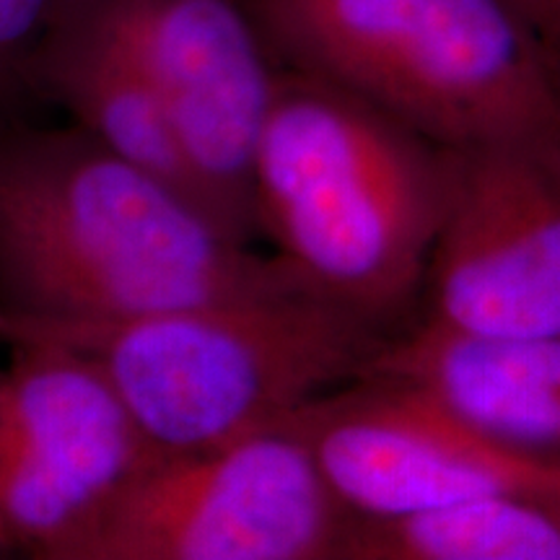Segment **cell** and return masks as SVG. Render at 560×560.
<instances>
[{"label":"cell","mask_w":560,"mask_h":560,"mask_svg":"<svg viewBox=\"0 0 560 560\" xmlns=\"http://www.w3.org/2000/svg\"><path fill=\"white\" fill-rule=\"evenodd\" d=\"M9 330H11V319L5 317L3 310H0V342L5 340V335H9Z\"/></svg>","instance_id":"obj_15"},{"label":"cell","mask_w":560,"mask_h":560,"mask_svg":"<svg viewBox=\"0 0 560 560\" xmlns=\"http://www.w3.org/2000/svg\"><path fill=\"white\" fill-rule=\"evenodd\" d=\"M418 319L486 338L560 335V138L454 151Z\"/></svg>","instance_id":"obj_8"},{"label":"cell","mask_w":560,"mask_h":560,"mask_svg":"<svg viewBox=\"0 0 560 560\" xmlns=\"http://www.w3.org/2000/svg\"><path fill=\"white\" fill-rule=\"evenodd\" d=\"M353 522L304 439L278 425L153 457L60 560H342Z\"/></svg>","instance_id":"obj_5"},{"label":"cell","mask_w":560,"mask_h":560,"mask_svg":"<svg viewBox=\"0 0 560 560\" xmlns=\"http://www.w3.org/2000/svg\"><path fill=\"white\" fill-rule=\"evenodd\" d=\"M342 560H560V490H509L387 520L355 516Z\"/></svg>","instance_id":"obj_12"},{"label":"cell","mask_w":560,"mask_h":560,"mask_svg":"<svg viewBox=\"0 0 560 560\" xmlns=\"http://www.w3.org/2000/svg\"><path fill=\"white\" fill-rule=\"evenodd\" d=\"M32 91L34 100L58 104L75 128L86 130L117 156L190 195L213 213L156 89L115 39L60 3L34 55Z\"/></svg>","instance_id":"obj_11"},{"label":"cell","mask_w":560,"mask_h":560,"mask_svg":"<svg viewBox=\"0 0 560 560\" xmlns=\"http://www.w3.org/2000/svg\"><path fill=\"white\" fill-rule=\"evenodd\" d=\"M278 68L452 151L560 138V83L511 0H247Z\"/></svg>","instance_id":"obj_4"},{"label":"cell","mask_w":560,"mask_h":560,"mask_svg":"<svg viewBox=\"0 0 560 560\" xmlns=\"http://www.w3.org/2000/svg\"><path fill=\"white\" fill-rule=\"evenodd\" d=\"M511 5L527 21L560 83V0H511Z\"/></svg>","instance_id":"obj_14"},{"label":"cell","mask_w":560,"mask_h":560,"mask_svg":"<svg viewBox=\"0 0 560 560\" xmlns=\"http://www.w3.org/2000/svg\"><path fill=\"white\" fill-rule=\"evenodd\" d=\"M369 374L416 384L503 444L560 459V335L486 338L416 319Z\"/></svg>","instance_id":"obj_10"},{"label":"cell","mask_w":560,"mask_h":560,"mask_svg":"<svg viewBox=\"0 0 560 560\" xmlns=\"http://www.w3.org/2000/svg\"><path fill=\"white\" fill-rule=\"evenodd\" d=\"M9 346L0 366V558L60 560L159 454L89 355L47 338Z\"/></svg>","instance_id":"obj_6"},{"label":"cell","mask_w":560,"mask_h":560,"mask_svg":"<svg viewBox=\"0 0 560 560\" xmlns=\"http://www.w3.org/2000/svg\"><path fill=\"white\" fill-rule=\"evenodd\" d=\"M312 291L210 210L86 130L0 125V310L21 327L107 325ZM317 293V291H314Z\"/></svg>","instance_id":"obj_1"},{"label":"cell","mask_w":560,"mask_h":560,"mask_svg":"<svg viewBox=\"0 0 560 560\" xmlns=\"http://www.w3.org/2000/svg\"><path fill=\"white\" fill-rule=\"evenodd\" d=\"M128 52L170 109L210 208L242 242L260 236L255 151L278 83L247 0H60Z\"/></svg>","instance_id":"obj_7"},{"label":"cell","mask_w":560,"mask_h":560,"mask_svg":"<svg viewBox=\"0 0 560 560\" xmlns=\"http://www.w3.org/2000/svg\"><path fill=\"white\" fill-rule=\"evenodd\" d=\"M19 338L81 350L153 452L190 454L278 429L304 402L366 376L395 335L301 289L107 325L21 327Z\"/></svg>","instance_id":"obj_3"},{"label":"cell","mask_w":560,"mask_h":560,"mask_svg":"<svg viewBox=\"0 0 560 560\" xmlns=\"http://www.w3.org/2000/svg\"><path fill=\"white\" fill-rule=\"evenodd\" d=\"M280 425L304 439L342 506L369 520L509 490H560V459L503 444L395 376L342 384Z\"/></svg>","instance_id":"obj_9"},{"label":"cell","mask_w":560,"mask_h":560,"mask_svg":"<svg viewBox=\"0 0 560 560\" xmlns=\"http://www.w3.org/2000/svg\"><path fill=\"white\" fill-rule=\"evenodd\" d=\"M60 0H0V125L34 102L32 62Z\"/></svg>","instance_id":"obj_13"},{"label":"cell","mask_w":560,"mask_h":560,"mask_svg":"<svg viewBox=\"0 0 560 560\" xmlns=\"http://www.w3.org/2000/svg\"><path fill=\"white\" fill-rule=\"evenodd\" d=\"M454 151L280 68L255 151L257 231L319 296L392 335L420 317Z\"/></svg>","instance_id":"obj_2"}]
</instances>
